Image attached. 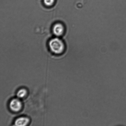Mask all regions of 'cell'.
I'll return each mask as SVG.
<instances>
[{
	"mask_svg": "<svg viewBox=\"0 0 126 126\" xmlns=\"http://www.w3.org/2000/svg\"><path fill=\"white\" fill-rule=\"evenodd\" d=\"M49 46L51 51L55 54H61L65 50L63 42L57 38L51 39L49 42Z\"/></svg>",
	"mask_w": 126,
	"mask_h": 126,
	"instance_id": "1",
	"label": "cell"
},
{
	"mask_svg": "<svg viewBox=\"0 0 126 126\" xmlns=\"http://www.w3.org/2000/svg\"><path fill=\"white\" fill-rule=\"evenodd\" d=\"M44 4L46 6H50L54 4L55 0H44Z\"/></svg>",
	"mask_w": 126,
	"mask_h": 126,
	"instance_id": "6",
	"label": "cell"
},
{
	"mask_svg": "<svg viewBox=\"0 0 126 126\" xmlns=\"http://www.w3.org/2000/svg\"><path fill=\"white\" fill-rule=\"evenodd\" d=\"M27 93L26 90L24 88L21 89L17 92V97L19 99L23 98L26 96Z\"/></svg>",
	"mask_w": 126,
	"mask_h": 126,
	"instance_id": "5",
	"label": "cell"
},
{
	"mask_svg": "<svg viewBox=\"0 0 126 126\" xmlns=\"http://www.w3.org/2000/svg\"><path fill=\"white\" fill-rule=\"evenodd\" d=\"M9 106L11 110L14 112H18L21 109L22 104L19 98H15L11 100Z\"/></svg>",
	"mask_w": 126,
	"mask_h": 126,
	"instance_id": "2",
	"label": "cell"
},
{
	"mask_svg": "<svg viewBox=\"0 0 126 126\" xmlns=\"http://www.w3.org/2000/svg\"><path fill=\"white\" fill-rule=\"evenodd\" d=\"M29 122V118L26 117H20L16 120L15 125L16 126H25L27 125Z\"/></svg>",
	"mask_w": 126,
	"mask_h": 126,
	"instance_id": "4",
	"label": "cell"
},
{
	"mask_svg": "<svg viewBox=\"0 0 126 126\" xmlns=\"http://www.w3.org/2000/svg\"><path fill=\"white\" fill-rule=\"evenodd\" d=\"M53 32L54 34L56 36H61L64 33V26L61 23H56L53 27Z\"/></svg>",
	"mask_w": 126,
	"mask_h": 126,
	"instance_id": "3",
	"label": "cell"
}]
</instances>
